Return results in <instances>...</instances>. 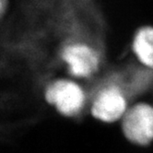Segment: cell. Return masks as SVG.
<instances>
[{
	"instance_id": "1",
	"label": "cell",
	"mask_w": 153,
	"mask_h": 153,
	"mask_svg": "<svg viewBox=\"0 0 153 153\" xmlns=\"http://www.w3.org/2000/svg\"><path fill=\"white\" fill-rule=\"evenodd\" d=\"M46 102L65 117H76L88 103L82 85L72 78H58L50 81L43 91Z\"/></svg>"
},
{
	"instance_id": "2",
	"label": "cell",
	"mask_w": 153,
	"mask_h": 153,
	"mask_svg": "<svg viewBox=\"0 0 153 153\" xmlns=\"http://www.w3.org/2000/svg\"><path fill=\"white\" fill-rule=\"evenodd\" d=\"M129 106V95L123 87L116 82H108L93 95L90 111L98 121L113 124L121 121Z\"/></svg>"
},
{
	"instance_id": "3",
	"label": "cell",
	"mask_w": 153,
	"mask_h": 153,
	"mask_svg": "<svg viewBox=\"0 0 153 153\" xmlns=\"http://www.w3.org/2000/svg\"><path fill=\"white\" fill-rule=\"evenodd\" d=\"M61 60L70 78L89 79L99 71L102 58L100 52L90 43L76 41L65 45L61 51Z\"/></svg>"
},
{
	"instance_id": "4",
	"label": "cell",
	"mask_w": 153,
	"mask_h": 153,
	"mask_svg": "<svg viewBox=\"0 0 153 153\" xmlns=\"http://www.w3.org/2000/svg\"><path fill=\"white\" fill-rule=\"evenodd\" d=\"M120 122L125 137L132 144L145 147L153 142V104H130Z\"/></svg>"
},
{
	"instance_id": "5",
	"label": "cell",
	"mask_w": 153,
	"mask_h": 153,
	"mask_svg": "<svg viewBox=\"0 0 153 153\" xmlns=\"http://www.w3.org/2000/svg\"><path fill=\"white\" fill-rule=\"evenodd\" d=\"M131 48L141 68L153 71V26L146 25L137 29Z\"/></svg>"
},
{
	"instance_id": "6",
	"label": "cell",
	"mask_w": 153,
	"mask_h": 153,
	"mask_svg": "<svg viewBox=\"0 0 153 153\" xmlns=\"http://www.w3.org/2000/svg\"><path fill=\"white\" fill-rule=\"evenodd\" d=\"M8 0H0V21H1L7 14L8 9Z\"/></svg>"
}]
</instances>
